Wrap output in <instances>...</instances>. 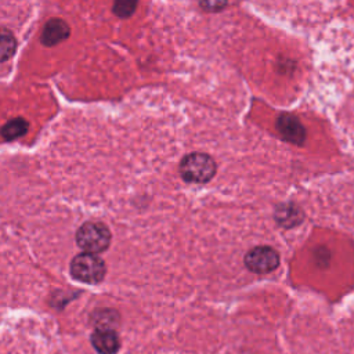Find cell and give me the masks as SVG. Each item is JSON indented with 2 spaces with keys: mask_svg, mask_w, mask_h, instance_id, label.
<instances>
[{
  "mask_svg": "<svg viewBox=\"0 0 354 354\" xmlns=\"http://www.w3.org/2000/svg\"><path fill=\"white\" fill-rule=\"evenodd\" d=\"M106 272L105 263L93 253H80L71 261V274L75 279L86 283H98Z\"/></svg>",
  "mask_w": 354,
  "mask_h": 354,
  "instance_id": "3",
  "label": "cell"
},
{
  "mask_svg": "<svg viewBox=\"0 0 354 354\" xmlns=\"http://www.w3.org/2000/svg\"><path fill=\"white\" fill-rule=\"evenodd\" d=\"M228 0H202V7L207 11H220L227 6Z\"/></svg>",
  "mask_w": 354,
  "mask_h": 354,
  "instance_id": "12",
  "label": "cell"
},
{
  "mask_svg": "<svg viewBox=\"0 0 354 354\" xmlns=\"http://www.w3.org/2000/svg\"><path fill=\"white\" fill-rule=\"evenodd\" d=\"M76 243L86 253H101L108 249L111 243V231L102 223H84L76 232Z\"/></svg>",
  "mask_w": 354,
  "mask_h": 354,
  "instance_id": "1",
  "label": "cell"
},
{
  "mask_svg": "<svg viewBox=\"0 0 354 354\" xmlns=\"http://www.w3.org/2000/svg\"><path fill=\"white\" fill-rule=\"evenodd\" d=\"M275 220L283 228H292L301 223L303 212L295 203H282L275 209Z\"/></svg>",
  "mask_w": 354,
  "mask_h": 354,
  "instance_id": "8",
  "label": "cell"
},
{
  "mask_svg": "<svg viewBox=\"0 0 354 354\" xmlns=\"http://www.w3.org/2000/svg\"><path fill=\"white\" fill-rule=\"evenodd\" d=\"M91 344L100 354H116L120 348V339L112 328H97L91 335Z\"/></svg>",
  "mask_w": 354,
  "mask_h": 354,
  "instance_id": "5",
  "label": "cell"
},
{
  "mask_svg": "<svg viewBox=\"0 0 354 354\" xmlns=\"http://www.w3.org/2000/svg\"><path fill=\"white\" fill-rule=\"evenodd\" d=\"M28 122L24 118H14L11 120H8L0 130V134L4 140L7 141H12L17 140L19 137H22L26 131H28Z\"/></svg>",
  "mask_w": 354,
  "mask_h": 354,
  "instance_id": "9",
  "label": "cell"
},
{
  "mask_svg": "<svg viewBox=\"0 0 354 354\" xmlns=\"http://www.w3.org/2000/svg\"><path fill=\"white\" fill-rule=\"evenodd\" d=\"M180 174L187 183H207L216 174V163L206 153L192 152L181 160Z\"/></svg>",
  "mask_w": 354,
  "mask_h": 354,
  "instance_id": "2",
  "label": "cell"
},
{
  "mask_svg": "<svg viewBox=\"0 0 354 354\" xmlns=\"http://www.w3.org/2000/svg\"><path fill=\"white\" fill-rule=\"evenodd\" d=\"M17 50V40L11 30L0 28V62L8 61Z\"/></svg>",
  "mask_w": 354,
  "mask_h": 354,
  "instance_id": "10",
  "label": "cell"
},
{
  "mask_svg": "<svg viewBox=\"0 0 354 354\" xmlns=\"http://www.w3.org/2000/svg\"><path fill=\"white\" fill-rule=\"evenodd\" d=\"M69 25L59 18H53L46 22L41 32V43L44 46H55L69 36Z\"/></svg>",
  "mask_w": 354,
  "mask_h": 354,
  "instance_id": "7",
  "label": "cell"
},
{
  "mask_svg": "<svg viewBox=\"0 0 354 354\" xmlns=\"http://www.w3.org/2000/svg\"><path fill=\"white\" fill-rule=\"evenodd\" d=\"M314 257L318 266H326L330 259V253L325 248H319L314 252Z\"/></svg>",
  "mask_w": 354,
  "mask_h": 354,
  "instance_id": "13",
  "label": "cell"
},
{
  "mask_svg": "<svg viewBox=\"0 0 354 354\" xmlns=\"http://www.w3.org/2000/svg\"><path fill=\"white\" fill-rule=\"evenodd\" d=\"M138 0H115L113 12L119 18H129L137 8Z\"/></svg>",
  "mask_w": 354,
  "mask_h": 354,
  "instance_id": "11",
  "label": "cell"
},
{
  "mask_svg": "<svg viewBox=\"0 0 354 354\" xmlns=\"http://www.w3.org/2000/svg\"><path fill=\"white\" fill-rule=\"evenodd\" d=\"M245 266L256 274H267L279 266V254L271 246H256L245 256Z\"/></svg>",
  "mask_w": 354,
  "mask_h": 354,
  "instance_id": "4",
  "label": "cell"
},
{
  "mask_svg": "<svg viewBox=\"0 0 354 354\" xmlns=\"http://www.w3.org/2000/svg\"><path fill=\"white\" fill-rule=\"evenodd\" d=\"M277 129L281 136L295 144H301L306 138V130L301 123L292 115H281L277 119Z\"/></svg>",
  "mask_w": 354,
  "mask_h": 354,
  "instance_id": "6",
  "label": "cell"
}]
</instances>
